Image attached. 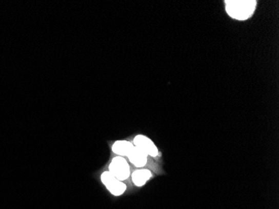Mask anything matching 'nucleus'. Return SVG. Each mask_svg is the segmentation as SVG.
Instances as JSON below:
<instances>
[{"label": "nucleus", "mask_w": 279, "mask_h": 209, "mask_svg": "<svg viewBox=\"0 0 279 209\" xmlns=\"http://www.w3.org/2000/svg\"><path fill=\"white\" fill-rule=\"evenodd\" d=\"M256 0H228L225 1L227 14L236 21H244L251 18L256 10Z\"/></svg>", "instance_id": "obj_1"}, {"label": "nucleus", "mask_w": 279, "mask_h": 209, "mask_svg": "<svg viewBox=\"0 0 279 209\" xmlns=\"http://www.w3.org/2000/svg\"><path fill=\"white\" fill-rule=\"evenodd\" d=\"M108 171L112 173L118 180L122 182L128 179L131 175V169H130L128 162L126 158L119 156L114 157L111 159L109 165Z\"/></svg>", "instance_id": "obj_2"}, {"label": "nucleus", "mask_w": 279, "mask_h": 209, "mask_svg": "<svg viewBox=\"0 0 279 209\" xmlns=\"http://www.w3.org/2000/svg\"><path fill=\"white\" fill-rule=\"evenodd\" d=\"M101 180L112 195L118 197L122 195L126 191V185L124 182L118 180L117 178L108 170L102 173Z\"/></svg>", "instance_id": "obj_3"}, {"label": "nucleus", "mask_w": 279, "mask_h": 209, "mask_svg": "<svg viewBox=\"0 0 279 209\" xmlns=\"http://www.w3.org/2000/svg\"><path fill=\"white\" fill-rule=\"evenodd\" d=\"M132 143L134 146H136L138 148L143 150L150 157L156 158L158 154H159L157 146H155V143L146 136H136L133 139Z\"/></svg>", "instance_id": "obj_4"}, {"label": "nucleus", "mask_w": 279, "mask_h": 209, "mask_svg": "<svg viewBox=\"0 0 279 209\" xmlns=\"http://www.w3.org/2000/svg\"><path fill=\"white\" fill-rule=\"evenodd\" d=\"M127 158L134 166H136L138 168H142L147 164L148 155L142 149L134 146L131 151L129 153Z\"/></svg>", "instance_id": "obj_5"}, {"label": "nucleus", "mask_w": 279, "mask_h": 209, "mask_svg": "<svg viewBox=\"0 0 279 209\" xmlns=\"http://www.w3.org/2000/svg\"><path fill=\"white\" fill-rule=\"evenodd\" d=\"M151 172L148 169L140 168L131 174V179L136 187H142L151 178Z\"/></svg>", "instance_id": "obj_6"}, {"label": "nucleus", "mask_w": 279, "mask_h": 209, "mask_svg": "<svg viewBox=\"0 0 279 209\" xmlns=\"http://www.w3.org/2000/svg\"><path fill=\"white\" fill-rule=\"evenodd\" d=\"M133 146L134 145L132 142L126 141V140H119V141L114 142L111 150L116 155L124 158V157L128 156L129 153L133 148Z\"/></svg>", "instance_id": "obj_7"}]
</instances>
